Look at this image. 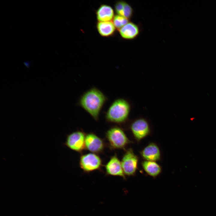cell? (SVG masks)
I'll return each instance as SVG.
<instances>
[{
	"instance_id": "obj_9",
	"label": "cell",
	"mask_w": 216,
	"mask_h": 216,
	"mask_svg": "<svg viewBox=\"0 0 216 216\" xmlns=\"http://www.w3.org/2000/svg\"><path fill=\"white\" fill-rule=\"evenodd\" d=\"M106 174L115 176H119L125 178L121 161L116 154L111 156L105 165Z\"/></svg>"
},
{
	"instance_id": "obj_14",
	"label": "cell",
	"mask_w": 216,
	"mask_h": 216,
	"mask_svg": "<svg viewBox=\"0 0 216 216\" xmlns=\"http://www.w3.org/2000/svg\"><path fill=\"white\" fill-rule=\"evenodd\" d=\"M141 165L145 172L154 177L158 176L162 171L161 166L155 161L145 160L142 162Z\"/></svg>"
},
{
	"instance_id": "obj_12",
	"label": "cell",
	"mask_w": 216,
	"mask_h": 216,
	"mask_svg": "<svg viewBox=\"0 0 216 216\" xmlns=\"http://www.w3.org/2000/svg\"><path fill=\"white\" fill-rule=\"evenodd\" d=\"M96 14L98 22L111 21L115 16L112 8L106 4H101L96 10Z\"/></svg>"
},
{
	"instance_id": "obj_17",
	"label": "cell",
	"mask_w": 216,
	"mask_h": 216,
	"mask_svg": "<svg viewBox=\"0 0 216 216\" xmlns=\"http://www.w3.org/2000/svg\"><path fill=\"white\" fill-rule=\"evenodd\" d=\"M126 2L124 1H118L114 5L115 11L117 15H122L123 9Z\"/></svg>"
},
{
	"instance_id": "obj_16",
	"label": "cell",
	"mask_w": 216,
	"mask_h": 216,
	"mask_svg": "<svg viewBox=\"0 0 216 216\" xmlns=\"http://www.w3.org/2000/svg\"><path fill=\"white\" fill-rule=\"evenodd\" d=\"M133 13L134 10L132 7L128 3L125 2L122 10V16L129 20L132 17Z\"/></svg>"
},
{
	"instance_id": "obj_10",
	"label": "cell",
	"mask_w": 216,
	"mask_h": 216,
	"mask_svg": "<svg viewBox=\"0 0 216 216\" xmlns=\"http://www.w3.org/2000/svg\"><path fill=\"white\" fill-rule=\"evenodd\" d=\"M142 157L146 160L155 161L160 159V149L155 143L152 142L149 144L140 152Z\"/></svg>"
},
{
	"instance_id": "obj_5",
	"label": "cell",
	"mask_w": 216,
	"mask_h": 216,
	"mask_svg": "<svg viewBox=\"0 0 216 216\" xmlns=\"http://www.w3.org/2000/svg\"><path fill=\"white\" fill-rule=\"evenodd\" d=\"M86 134L82 130L73 132L67 136L64 146L76 152H82L85 148Z\"/></svg>"
},
{
	"instance_id": "obj_7",
	"label": "cell",
	"mask_w": 216,
	"mask_h": 216,
	"mask_svg": "<svg viewBox=\"0 0 216 216\" xmlns=\"http://www.w3.org/2000/svg\"><path fill=\"white\" fill-rule=\"evenodd\" d=\"M130 128L134 138L138 141L148 136L150 131L148 122L142 118L134 121L131 124Z\"/></svg>"
},
{
	"instance_id": "obj_11",
	"label": "cell",
	"mask_w": 216,
	"mask_h": 216,
	"mask_svg": "<svg viewBox=\"0 0 216 216\" xmlns=\"http://www.w3.org/2000/svg\"><path fill=\"white\" fill-rule=\"evenodd\" d=\"M121 37L124 39L132 40L139 35L140 30L136 24L130 22L118 30Z\"/></svg>"
},
{
	"instance_id": "obj_1",
	"label": "cell",
	"mask_w": 216,
	"mask_h": 216,
	"mask_svg": "<svg viewBox=\"0 0 216 216\" xmlns=\"http://www.w3.org/2000/svg\"><path fill=\"white\" fill-rule=\"evenodd\" d=\"M105 95L99 90L92 88L85 92L80 98L79 105L96 121L107 100Z\"/></svg>"
},
{
	"instance_id": "obj_8",
	"label": "cell",
	"mask_w": 216,
	"mask_h": 216,
	"mask_svg": "<svg viewBox=\"0 0 216 216\" xmlns=\"http://www.w3.org/2000/svg\"><path fill=\"white\" fill-rule=\"evenodd\" d=\"M105 147L103 140L96 134L90 133L86 135L85 148L96 154L102 152Z\"/></svg>"
},
{
	"instance_id": "obj_4",
	"label": "cell",
	"mask_w": 216,
	"mask_h": 216,
	"mask_svg": "<svg viewBox=\"0 0 216 216\" xmlns=\"http://www.w3.org/2000/svg\"><path fill=\"white\" fill-rule=\"evenodd\" d=\"M79 165L84 172L88 173L100 169L102 165V160L97 154L88 153L81 155Z\"/></svg>"
},
{
	"instance_id": "obj_3",
	"label": "cell",
	"mask_w": 216,
	"mask_h": 216,
	"mask_svg": "<svg viewBox=\"0 0 216 216\" xmlns=\"http://www.w3.org/2000/svg\"><path fill=\"white\" fill-rule=\"evenodd\" d=\"M105 136L112 149H124L131 142L123 130L116 126L109 129L106 133Z\"/></svg>"
},
{
	"instance_id": "obj_6",
	"label": "cell",
	"mask_w": 216,
	"mask_h": 216,
	"mask_svg": "<svg viewBox=\"0 0 216 216\" xmlns=\"http://www.w3.org/2000/svg\"><path fill=\"white\" fill-rule=\"evenodd\" d=\"M138 157L132 148L125 151L121 161L125 175L129 176L135 174L138 168Z\"/></svg>"
},
{
	"instance_id": "obj_2",
	"label": "cell",
	"mask_w": 216,
	"mask_h": 216,
	"mask_svg": "<svg viewBox=\"0 0 216 216\" xmlns=\"http://www.w3.org/2000/svg\"><path fill=\"white\" fill-rule=\"evenodd\" d=\"M130 111L129 103L123 98H118L111 104L106 115L105 118L109 122L120 124L127 119Z\"/></svg>"
},
{
	"instance_id": "obj_15",
	"label": "cell",
	"mask_w": 216,
	"mask_h": 216,
	"mask_svg": "<svg viewBox=\"0 0 216 216\" xmlns=\"http://www.w3.org/2000/svg\"><path fill=\"white\" fill-rule=\"evenodd\" d=\"M129 22V20L123 16L118 15L115 16L112 22L116 28L118 30Z\"/></svg>"
},
{
	"instance_id": "obj_13",
	"label": "cell",
	"mask_w": 216,
	"mask_h": 216,
	"mask_svg": "<svg viewBox=\"0 0 216 216\" xmlns=\"http://www.w3.org/2000/svg\"><path fill=\"white\" fill-rule=\"evenodd\" d=\"M96 28L99 34L104 37L112 36L116 29L112 21L98 22Z\"/></svg>"
},
{
	"instance_id": "obj_18",
	"label": "cell",
	"mask_w": 216,
	"mask_h": 216,
	"mask_svg": "<svg viewBox=\"0 0 216 216\" xmlns=\"http://www.w3.org/2000/svg\"><path fill=\"white\" fill-rule=\"evenodd\" d=\"M23 63L27 68H28L31 64V62L29 61H27L24 62Z\"/></svg>"
}]
</instances>
